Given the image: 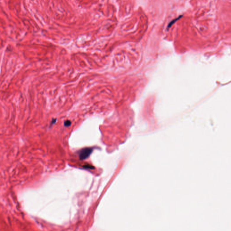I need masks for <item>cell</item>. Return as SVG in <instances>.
<instances>
[{
  "label": "cell",
  "mask_w": 231,
  "mask_h": 231,
  "mask_svg": "<svg viewBox=\"0 0 231 231\" xmlns=\"http://www.w3.org/2000/svg\"><path fill=\"white\" fill-rule=\"evenodd\" d=\"M83 167H84V168H86V169H95V167H94L93 166L90 165H89V164H87V165H85L83 166Z\"/></svg>",
  "instance_id": "obj_3"
},
{
  "label": "cell",
  "mask_w": 231,
  "mask_h": 231,
  "mask_svg": "<svg viewBox=\"0 0 231 231\" xmlns=\"http://www.w3.org/2000/svg\"><path fill=\"white\" fill-rule=\"evenodd\" d=\"M182 16H179V17L177 18L176 19H174V20L171 21V22H170V23H169V25H168V28H170V27H171V26H172V25H173V24H174V23H175V22H176V21H177V20H178V19H180V18H181V17H182Z\"/></svg>",
  "instance_id": "obj_2"
},
{
  "label": "cell",
  "mask_w": 231,
  "mask_h": 231,
  "mask_svg": "<svg viewBox=\"0 0 231 231\" xmlns=\"http://www.w3.org/2000/svg\"><path fill=\"white\" fill-rule=\"evenodd\" d=\"M93 149L91 148H84L80 150L79 153L80 160H84L88 158L93 152Z\"/></svg>",
  "instance_id": "obj_1"
},
{
  "label": "cell",
  "mask_w": 231,
  "mask_h": 231,
  "mask_svg": "<svg viewBox=\"0 0 231 231\" xmlns=\"http://www.w3.org/2000/svg\"><path fill=\"white\" fill-rule=\"evenodd\" d=\"M71 125V122L70 121H66L65 122V123H64V125H65V126H66V127L70 126Z\"/></svg>",
  "instance_id": "obj_4"
}]
</instances>
